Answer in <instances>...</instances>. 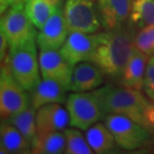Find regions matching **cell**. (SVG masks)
<instances>
[{"label":"cell","instance_id":"1","mask_svg":"<svg viewBox=\"0 0 154 154\" xmlns=\"http://www.w3.org/2000/svg\"><path fill=\"white\" fill-rule=\"evenodd\" d=\"M134 36L130 24L97 33L96 48L91 62L96 64L105 75L119 78L134 48Z\"/></svg>","mask_w":154,"mask_h":154},{"label":"cell","instance_id":"2","mask_svg":"<svg viewBox=\"0 0 154 154\" xmlns=\"http://www.w3.org/2000/svg\"><path fill=\"white\" fill-rule=\"evenodd\" d=\"M93 93L106 113L127 116L147 128L144 113L151 102H149L140 90L123 85H105L95 89Z\"/></svg>","mask_w":154,"mask_h":154},{"label":"cell","instance_id":"3","mask_svg":"<svg viewBox=\"0 0 154 154\" xmlns=\"http://www.w3.org/2000/svg\"><path fill=\"white\" fill-rule=\"evenodd\" d=\"M36 41L9 47L7 60L12 75L26 91L31 92L41 81ZM4 60V61H5Z\"/></svg>","mask_w":154,"mask_h":154},{"label":"cell","instance_id":"4","mask_svg":"<svg viewBox=\"0 0 154 154\" xmlns=\"http://www.w3.org/2000/svg\"><path fill=\"white\" fill-rule=\"evenodd\" d=\"M66 109L69 113V125L80 130H87L107 115L93 92H73L67 97Z\"/></svg>","mask_w":154,"mask_h":154},{"label":"cell","instance_id":"5","mask_svg":"<svg viewBox=\"0 0 154 154\" xmlns=\"http://www.w3.org/2000/svg\"><path fill=\"white\" fill-rule=\"evenodd\" d=\"M26 90L12 75L7 60L1 62L0 74V114L1 119L7 120L22 112L30 104Z\"/></svg>","mask_w":154,"mask_h":154},{"label":"cell","instance_id":"6","mask_svg":"<svg viewBox=\"0 0 154 154\" xmlns=\"http://www.w3.org/2000/svg\"><path fill=\"white\" fill-rule=\"evenodd\" d=\"M1 14L0 30L5 34L9 45L36 41L38 33L27 14L25 4L12 5Z\"/></svg>","mask_w":154,"mask_h":154},{"label":"cell","instance_id":"7","mask_svg":"<svg viewBox=\"0 0 154 154\" xmlns=\"http://www.w3.org/2000/svg\"><path fill=\"white\" fill-rule=\"evenodd\" d=\"M104 123L113 134L117 145L123 149L135 150L148 139L147 129L127 116L108 114Z\"/></svg>","mask_w":154,"mask_h":154},{"label":"cell","instance_id":"8","mask_svg":"<svg viewBox=\"0 0 154 154\" xmlns=\"http://www.w3.org/2000/svg\"><path fill=\"white\" fill-rule=\"evenodd\" d=\"M63 13L69 31L92 34L101 26L93 0H66L63 5Z\"/></svg>","mask_w":154,"mask_h":154},{"label":"cell","instance_id":"9","mask_svg":"<svg viewBox=\"0 0 154 154\" xmlns=\"http://www.w3.org/2000/svg\"><path fill=\"white\" fill-rule=\"evenodd\" d=\"M69 32L63 8L58 6L40 29L36 39L37 46L40 50H58L64 44Z\"/></svg>","mask_w":154,"mask_h":154},{"label":"cell","instance_id":"10","mask_svg":"<svg viewBox=\"0 0 154 154\" xmlns=\"http://www.w3.org/2000/svg\"><path fill=\"white\" fill-rule=\"evenodd\" d=\"M39 67L43 78L52 79L70 90V80L73 67L67 61L60 50H40Z\"/></svg>","mask_w":154,"mask_h":154},{"label":"cell","instance_id":"11","mask_svg":"<svg viewBox=\"0 0 154 154\" xmlns=\"http://www.w3.org/2000/svg\"><path fill=\"white\" fill-rule=\"evenodd\" d=\"M95 48L96 34L70 31L60 52L72 66H75L80 62L91 61Z\"/></svg>","mask_w":154,"mask_h":154},{"label":"cell","instance_id":"12","mask_svg":"<svg viewBox=\"0 0 154 154\" xmlns=\"http://www.w3.org/2000/svg\"><path fill=\"white\" fill-rule=\"evenodd\" d=\"M133 0H95L98 16L104 30L126 26L130 19Z\"/></svg>","mask_w":154,"mask_h":154},{"label":"cell","instance_id":"13","mask_svg":"<svg viewBox=\"0 0 154 154\" xmlns=\"http://www.w3.org/2000/svg\"><path fill=\"white\" fill-rule=\"evenodd\" d=\"M69 122V113L60 103L46 104L36 112V127L39 135L62 131Z\"/></svg>","mask_w":154,"mask_h":154},{"label":"cell","instance_id":"14","mask_svg":"<svg viewBox=\"0 0 154 154\" xmlns=\"http://www.w3.org/2000/svg\"><path fill=\"white\" fill-rule=\"evenodd\" d=\"M103 74L95 63L80 62L73 67L70 80V91L87 92L99 88L103 83Z\"/></svg>","mask_w":154,"mask_h":154},{"label":"cell","instance_id":"15","mask_svg":"<svg viewBox=\"0 0 154 154\" xmlns=\"http://www.w3.org/2000/svg\"><path fill=\"white\" fill-rule=\"evenodd\" d=\"M149 58V55L140 51L134 46L124 70L118 78L121 85L137 90L142 89L144 85V75Z\"/></svg>","mask_w":154,"mask_h":154},{"label":"cell","instance_id":"16","mask_svg":"<svg viewBox=\"0 0 154 154\" xmlns=\"http://www.w3.org/2000/svg\"><path fill=\"white\" fill-rule=\"evenodd\" d=\"M68 91L59 82L52 79L43 78L39 84L31 91V105L37 110L40 107L51 103L66 102V92Z\"/></svg>","mask_w":154,"mask_h":154},{"label":"cell","instance_id":"17","mask_svg":"<svg viewBox=\"0 0 154 154\" xmlns=\"http://www.w3.org/2000/svg\"><path fill=\"white\" fill-rule=\"evenodd\" d=\"M0 149L6 154L31 153V144L13 124L4 121L0 127Z\"/></svg>","mask_w":154,"mask_h":154},{"label":"cell","instance_id":"18","mask_svg":"<svg viewBox=\"0 0 154 154\" xmlns=\"http://www.w3.org/2000/svg\"><path fill=\"white\" fill-rule=\"evenodd\" d=\"M86 139L88 144L97 154H106L112 152L117 145L115 138L109 130V128L100 122L90 126L86 130Z\"/></svg>","mask_w":154,"mask_h":154},{"label":"cell","instance_id":"19","mask_svg":"<svg viewBox=\"0 0 154 154\" xmlns=\"http://www.w3.org/2000/svg\"><path fill=\"white\" fill-rule=\"evenodd\" d=\"M66 137L64 132H51L37 134L31 146V153L36 154H59L65 153Z\"/></svg>","mask_w":154,"mask_h":154},{"label":"cell","instance_id":"20","mask_svg":"<svg viewBox=\"0 0 154 154\" xmlns=\"http://www.w3.org/2000/svg\"><path fill=\"white\" fill-rule=\"evenodd\" d=\"M36 110L31 104L24 109L22 112L18 113L15 116L11 117L5 121H7L11 124H13L21 133L24 135V137L29 141L31 144L37 136V127H36Z\"/></svg>","mask_w":154,"mask_h":154},{"label":"cell","instance_id":"21","mask_svg":"<svg viewBox=\"0 0 154 154\" xmlns=\"http://www.w3.org/2000/svg\"><path fill=\"white\" fill-rule=\"evenodd\" d=\"M129 24L139 28L153 25L154 0H133Z\"/></svg>","mask_w":154,"mask_h":154},{"label":"cell","instance_id":"22","mask_svg":"<svg viewBox=\"0 0 154 154\" xmlns=\"http://www.w3.org/2000/svg\"><path fill=\"white\" fill-rule=\"evenodd\" d=\"M25 9L32 23L40 30L53 13L55 7L47 0H29L25 3Z\"/></svg>","mask_w":154,"mask_h":154},{"label":"cell","instance_id":"23","mask_svg":"<svg viewBox=\"0 0 154 154\" xmlns=\"http://www.w3.org/2000/svg\"><path fill=\"white\" fill-rule=\"evenodd\" d=\"M64 134L66 137V149L67 154H91L93 150L88 144V141L78 128H65Z\"/></svg>","mask_w":154,"mask_h":154},{"label":"cell","instance_id":"24","mask_svg":"<svg viewBox=\"0 0 154 154\" xmlns=\"http://www.w3.org/2000/svg\"><path fill=\"white\" fill-rule=\"evenodd\" d=\"M134 46L149 56L154 55V24L140 28L134 36Z\"/></svg>","mask_w":154,"mask_h":154},{"label":"cell","instance_id":"25","mask_svg":"<svg viewBox=\"0 0 154 154\" xmlns=\"http://www.w3.org/2000/svg\"><path fill=\"white\" fill-rule=\"evenodd\" d=\"M143 89L147 96L154 101V55L150 56L147 63L145 75H144Z\"/></svg>","mask_w":154,"mask_h":154},{"label":"cell","instance_id":"26","mask_svg":"<svg viewBox=\"0 0 154 154\" xmlns=\"http://www.w3.org/2000/svg\"><path fill=\"white\" fill-rule=\"evenodd\" d=\"M9 47H10V45H9L7 38H6L4 33L0 30V59H1V62H3L7 57Z\"/></svg>","mask_w":154,"mask_h":154},{"label":"cell","instance_id":"27","mask_svg":"<svg viewBox=\"0 0 154 154\" xmlns=\"http://www.w3.org/2000/svg\"><path fill=\"white\" fill-rule=\"evenodd\" d=\"M147 127H154V104L150 103L144 113Z\"/></svg>","mask_w":154,"mask_h":154},{"label":"cell","instance_id":"28","mask_svg":"<svg viewBox=\"0 0 154 154\" xmlns=\"http://www.w3.org/2000/svg\"><path fill=\"white\" fill-rule=\"evenodd\" d=\"M27 1L29 0H0V10L1 13H3L10 6L15 4H25Z\"/></svg>","mask_w":154,"mask_h":154},{"label":"cell","instance_id":"29","mask_svg":"<svg viewBox=\"0 0 154 154\" xmlns=\"http://www.w3.org/2000/svg\"><path fill=\"white\" fill-rule=\"evenodd\" d=\"M47 1L50 3V4L53 6V7H58V6H60V3L62 2V0H47Z\"/></svg>","mask_w":154,"mask_h":154}]
</instances>
